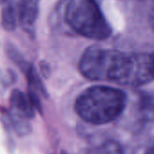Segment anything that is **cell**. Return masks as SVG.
<instances>
[{
    "instance_id": "1",
    "label": "cell",
    "mask_w": 154,
    "mask_h": 154,
    "mask_svg": "<svg viewBox=\"0 0 154 154\" xmlns=\"http://www.w3.org/2000/svg\"><path fill=\"white\" fill-rule=\"evenodd\" d=\"M125 106L126 94L123 90L108 86H93L79 95L74 108L86 123L100 125L115 121Z\"/></svg>"
},
{
    "instance_id": "2",
    "label": "cell",
    "mask_w": 154,
    "mask_h": 154,
    "mask_svg": "<svg viewBox=\"0 0 154 154\" xmlns=\"http://www.w3.org/2000/svg\"><path fill=\"white\" fill-rule=\"evenodd\" d=\"M63 18L77 34L94 41H105L112 34V28L95 0H67Z\"/></svg>"
},
{
    "instance_id": "3",
    "label": "cell",
    "mask_w": 154,
    "mask_h": 154,
    "mask_svg": "<svg viewBox=\"0 0 154 154\" xmlns=\"http://www.w3.org/2000/svg\"><path fill=\"white\" fill-rule=\"evenodd\" d=\"M153 79V57L152 53H126L114 50L106 80L119 85L140 87Z\"/></svg>"
},
{
    "instance_id": "4",
    "label": "cell",
    "mask_w": 154,
    "mask_h": 154,
    "mask_svg": "<svg viewBox=\"0 0 154 154\" xmlns=\"http://www.w3.org/2000/svg\"><path fill=\"white\" fill-rule=\"evenodd\" d=\"M113 51L96 45L88 47L79 60V69L81 75L89 80L106 81Z\"/></svg>"
},
{
    "instance_id": "5",
    "label": "cell",
    "mask_w": 154,
    "mask_h": 154,
    "mask_svg": "<svg viewBox=\"0 0 154 154\" xmlns=\"http://www.w3.org/2000/svg\"><path fill=\"white\" fill-rule=\"evenodd\" d=\"M41 0H18L17 15L18 23L23 31L31 37L35 36V23L39 14Z\"/></svg>"
},
{
    "instance_id": "6",
    "label": "cell",
    "mask_w": 154,
    "mask_h": 154,
    "mask_svg": "<svg viewBox=\"0 0 154 154\" xmlns=\"http://www.w3.org/2000/svg\"><path fill=\"white\" fill-rule=\"evenodd\" d=\"M9 102L11 114L27 120L34 117V107L32 106L28 96L20 89H14L12 91Z\"/></svg>"
},
{
    "instance_id": "7",
    "label": "cell",
    "mask_w": 154,
    "mask_h": 154,
    "mask_svg": "<svg viewBox=\"0 0 154 154\" xmlns=\"http://www.w3.org/2000/svg\"><path fill=\"white\" fill-rule=\"evenodd\" d=\"M17 23V1L7 0L1 12V25L6 32H13L15 30Z\"/></svg>"
},
{
    "instance_id": "8",
    "label": "cell",
    "mask_w": 154,
    "mask_h": 154,
    "mask_svg": "<svg viewBox=\"0 0 154 154\" xmlns=\"http://www.w3.org/2000/svg\"><path fill=\"white\" fill-rule=\"evenodd\" d=\"M10 119L13 128L19 135H25L31 132L30 125L26 122L27 119L19 117L11 113H10Z\"/></svg>"
},
{
    "instance_id": "9",
    "label": "cell",
    "mask_w": 154,
    "mask_h": 154,
    "mask_svg": "<svg viewBox=\"0 0 154 154\" xmlns=\"http://www.w3.org/2000/svg\"><path fill=\"white\" fill-rule=\"evenodd\" d=\"M92 154H122V148L116 142L106 141L97 147Z\"/></svg>"
},
{
    "instance_id": "10",
    "label": "cell",
    "mask_w": 154,
    "mask_h": 154,
    "mask_svg": "<svg viewBox=\"0 0 154 154\" xmlns=\"http://www.w3.org/2000/svg\"><path fill=\"white\" fill-rule=\"evenodd\" d=\"M40 70L42 74V76L44 78H48L50 73H51V69H50V66L47 62L45 61H42L40 63Z\"/></svg>"
},
{
    "instance_id": "11",
    "label": "cell",
    "mask_w": 154,
    "mask_h": 154,
    "mask_svg": "<svg viewBox=\"0 0 154 154\" xmlns=\"http://www.w3.org/2000/svg\"><path fill=\"white\" fill-rule=\"evenodd\" d=\"M144 154H154V148L153 147H151V148H149Z\"/></svg>"
},
{
    "instance_id": "12",
    "label": "cell",
    "mask_w": 154,
    "mask_h": 154,
    "mask_svg": "<svg viewBox=\"0 0 154 154\" xmlns=\"http://www.w3.org/2000/svg\"><path fill=\"white\" fill-rule=\"evenodd\" d=\"M6 1H7V0H0V5H2V4H5Z\"/></svg>"
},
{
    "instance_id": "13",
    "label": "cell",
    "mask_w": 154,
    "mask_h": 154,
    "mask_svg": "<svg viewBox=\"0 0 154 154\" xmlns=\"http://www.w3.org/2000/svg\"><path fill=\"white\" fill-rule=\"evenodd\" d=\"M60 154H68L65 151H61V152H60Z\"/></svg>"
}]
</instances>
